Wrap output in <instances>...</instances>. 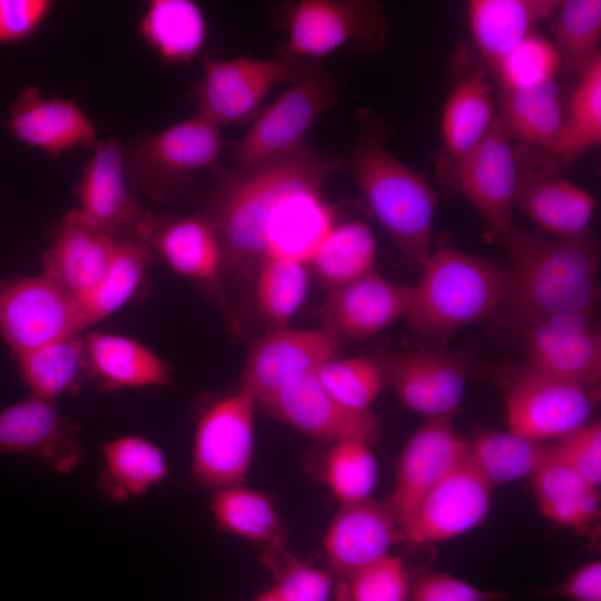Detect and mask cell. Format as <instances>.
<instances>
[{
    "instance_id": "obj_21",
    "label": "cell",
    "mask_w": 601,
    "mask_h": 601,
    "mask_svg": "<svg viewBox=\"0 0 601 601\" xmlns=\"http://www.w3.org/2000/svg\"><path fill=\"white\" fill-rule=\"evenodd\" d=\"M6 128L19 142L51 158L99 141L93 120L76 100L46 97L35 86H26L12 101Z\"/></svg>"
},
{
    "instance_id": "obj_46",
    "label": "cell",
    "mask_w": 601,
    "mask_h": 601,
    "mask_svg": "<svg viewBox=\"0 0 601 601\" xmlns=\"http://www.w3.org/2000/svg\"><path fill=\"white\" fill-rule=\"evenodd\" d=\"M260 562L270 572L273 590L282 601H328L333 593L331 572L295 556L286 549L263 551Z\"/></svg>"
},
{
    "instance_id": "obj_3",
    "label": "cell",
    "mask_w": 601,
    "mask_h": 601,
    "mask_svg": "<svg viewBox=\"0 0 601 601\" xmlns=\"http://www.w3.org/2000/svg\"><path fill=\"white\" fill-rule=\"evenodd\" d=\"M358 131L345 167L372 215L402 259L421 267L428 256L437 198L425 177L386 148L388 127L372 111H359Z\"/></svg>"
},
{
    "instance_id": "obj_15",
    "label": "cell",
    "mask_w": 601,
    "mask_h": 601,
    "mask_svg": "<svg viewBox=\"0 0 601 601\" xmlns=\"http://www.w3.org/2000/svg\"><path fill=\"white\" fill-rule=\"evenodd\" d=\"M524 370L588 387H600L601 333L595 313H563L521 332Z\"/></svg>"
},
{
    "instance_id": "obj_44",
    "label": "cell",
    "mask_w": 601,
    "mask_h": 601,
    "mask_svg": "<svg viewBox=\"0 0 601 601\" xmlns=\"http://www.w3.org/2000/svg\"><path fill=\"white\" fill-rule=\"evenodd\" d=\"M561 66L550 40L531 33L512 48L495 66L501 89L520 90L554 80Z\"/></svg>"
},
{
    "instance_id": "obj_48",
    "label": "cell",
    "mask_w": 601,
    "mask_h": 601,
    "mask_svg": "<svg viewBox=\"0 0 601 601\" xmlns=\"http://www.w3.org/2000/svg\"><path fill=\"white\" fill-rule=\"evenodd\" d=\"M506 593L482 590L444 572H411L407 601H500Z\"/></svg>"
},
{
    "instance_id": "obj_8",
    "label": "cell",
    "mask_w": 601,
    "mask_h": 601,
    "mask_svg": "<svg viewBox=\"0 0 601 601\" xmlns=\"http://www.w3.org/2000/svg\"><path fill=\"white\" fill-rule=\"evenodd\" d=\"M316 62L321 61L280 55L273 59H206L188 96L197 115L216 127L242 125L257 116L265 97L277 83L293 82Z\"/></svg>"
},
{
    "instance_id": "obj_42",
    "label": "cell",
    "mask_w": 601,
    "mask_h": 601,
    "mask_svg": "<svg viewBox=\"0 0 601 601\" xmlns=\"http://www.w3.org/2000/svg\"><path fill=\"white\" fill-rule=\"evenodd\" d=\"M377 477V462L366 442L331 443L322 457L319 479L339 504L372 497Z\"/></svg>"
},
{
    "instance_id": "obj_4",
    "label": "cell",
    "mask_w": 601,
    "mask_h": 601,
    "mask_svg": "<svg viewBox=\"0 0 601 601\" xmlns=\"http://www.w3.org/2000/svg\"><path fill=\"white\" fill-rule=\"evenodd\" d=\"M420 268L404 318L426 346L444 347L456 332L501 306L505 268L489 259L442 246Z\"/></svg>"
},
{
    "instance_id": "obj_2",
    "label": "cell",
    "mask_w": 601,
    "mask_h": 601,
    "mask_svg": "<svg viewBox=\"0 0 601 601\" xmlns=\"http://www.w3.org/2000/svg\"><path fill=\"white\" fill-rule=\"evenodd\" d=\"M508 255L506 287L495 314L520 333L563 313H595L600 252L589 231L543 237L513 227L499 242Z\"/></svg>"
},
{
    "instance_id": "obj_10",
    "label": "cell",
    "mask_w": 601,
    "mask_h": 601,
    "mask_svg": "<svg viewBox=\"0 0 601 601\" xmlns=\"http://www.w3.org/2000/svg\"><path fill=\"white\" fill-rule=\"evenodd\" d=\"M518 178L516 149L495 115L483 139L457 166L451 183L482 218L489 243L499 244L514 227Z\"/></svg>"
},
{
    "instance_id": "obj_43",
    "label": "cell",
    "mask_w": 601,
    "mask_h": 601,
    "mask_svg": "<svg viewBox=\"0 0 601 601\" xmlns=\"http://www.w3.org/2000/svg\"><path fill=\"white\" fill-rule=\"evenodd\" d=\"M316 376L333 398L357 411L371 410L386 387L377 356L333 357L316 371Z\"/></svg>"
},
{
    "instance_id": "obj_51",
    "label": "cell",
    "mask_w": 601,
    "mask_h": 601,
    "mask_svg": "<svg viewBox=\"0 0 601 601\" xmlns=\"http://www.w3.org/2000/svg\"><path fill=\"white\" fill-rule=\"evenodd\" d=\"M255 601H282L273 589L267 590L255 599Z\"/></svg>"
},
{
    "instance_id": "obj_18",
    "label": "cell",
    "mask_w": 601,
    "mask_h": 601,
    "mask_svg": "<svg viewBox=\"0 0 601 601\" xmlns=\"http://www.w3.org/2000/svg\"><path fill=\"white\" fill-rule=\"evenodd\" d=\"M339 343L319 328H272L250 346L238 390L257 403L286 383L316 372L335 357Z\"/></svg>"
},
{
    "instance_id": "obj_16",
    "label": "cell",
    "mask_w": 601,
    "mask_h": 601,
    "mask_svg": "<svg viewBox=\"0 0 601 601\" xmlns=\"http://www.w3.org/2000/svg\"><path fill=\"white\" fill-rule=\"evenodd\" d=\"M275 420L327 444L357 440L377 442L381 422L372 412L344 406L319 383L316 372L299 376L258 403Z\"/></svg>"
},
{
    "instance_id": "obj_33",
    "label": "cell",
    "mask_w": 601,
    "mask_h": 601,
    "mask_svg": "<svg viewBox=\"0 0 601 601\" xmlns=\"http://www.w3.org/2000/svg\"><path fill=\"white\" fill-rule=\"evenodd\" d=\"M496 115L513 141L550 152L559 136L564 110L552 80L529 89H501Z\"/></svg>"
},
{
    "instance_id": "obj_39",
    "label": "cell",
    "mask_w": 601,
    "mask_h": 601,
    "mask_svg": "<svg viewBox=\"0 0 601 601\" xmlns=\"http://www.w3.org/2000/svg\"><path fill=\"white\" fill-rule=\"evenodd\" d=\"M31 395L53 401L73 391L88 372L85 338L70 336L17 356Z\"/></svg>"
},
{
    "instance_id": "obj_36",
    "label": "cell",
    "mask_w": 601,
    "mask_h": 601,
    "mask_svg": "<svg viewBox=\"0 0 601 601\" xmlns=\"http://www.w3.org/2000/svg\"><path fill=\"white\" fill-rule=\"evenodd\" d=\"M154 259V252L142 242H116L105 276L96 289L79 303L82 329L122 307L141 285Z\"/></svg>"
},
{
    "instance_id": "obj_37",
    "label": "cell",
    "mask_w": 601,
    "mask_h": 601,
    "mask_svg": "<svg viewBox=\"0 0 601 601\" xmlns=\"http://www.w3.org/2000/svg\"><path fill=\"white\" fill-rule=\"evenodd\" d=\"M375 256L376 240L371 228L363 221L348 220L329 230L309 265L332 290L372 272Z\"/></svg>"
},
{
    "instance_id": "obj_38",
    "label": "cell",
    "mask_w": 601,
    "mask_h": 601,
    "mask_svg": "<svg viewBox=\"0 0 601 601\" xmlns=\"http://www.w3.org/2000/svg\"><path fill=\"white\" fill-rule=\"evenodd\" d=\"M601 142V57L580 77L563 115L562 126L549 152L556 164H573Z\"/></svg>"
},
{
    "instance_id": "obj_27",
    "label": "cell",
    "mask_w": 601,
    "mask_h": 601,
    "mask_svg": "<svg viewBox=\"0 0 601 601\" xmlns=\"http://www.w3.org/2000/svg\"><path fill=\"white\" fill-rule=\"evenodd\" d=\"M495 115L494 89L483 69L463 78L449 93L441 116L442 145L435 160L445 184L451 185L457 166L483 139Z\"/></svg>"
},
{
    "instance_id": "obj_9",
    "label": "cell",
    "mask_w": 601,
    "mask_h": 601,
    "mask_svg": "<svg viewBox=\"0 0 601 601\" xmlns=\"http://www.w3.org/2000/svg\"><path fill=\"white\" fill-rule=\"evenodd\" d=\"M257 402L237 391L211 403L196 424L191 472L215 490L244 484L253 463Z\"/></svg>"
},
{
    "instance_id": "obj_1",
    "label": "cell",
    "mask_w": 601,
    "mask_h": 601,
    "mask_svg": "<svg viewBox=\"0 0 601 601\" xmlns=\"http://www.w3.org/2000/svg\"><path fill=\"white\" fill-rule=\"evenodd\" d=\"M344 165L305 144L257 166L213 169L200 214L214 226L221 247L216 288L220 302L230 289L250 293L268 257L309 265L337 224L336 208L323 194L324 183Z\"/></svg>"
},
{
    "instance_id": "obj_13",
    "label": "cell",
    "mask_w": 601,
    "mask_h": 601,
    "mask_svg": "<svg viewBox=\"0 0 601 601\" xmlns=\"http://www.w3.org/2000/svg\"><path fill=\"white\" fill-rule=\"evenodd\" d=\"M600 387L523 370L505 395L508 430L543 442L559 440L591 417Z\"/></svg>"
},
{
    "instance_id": "obj_6",
    "label": "cell",
    "mask_w": 601,
    "mask_h": 601,
    "mask_svg": "<svg viewBox=\"0 0 601 601\" xmlns=\"http://www.w3.org/2000/svg\"><path fill=\"white\" fill-rule=\"evenodd\" d=\"M287 40L278 55L306 61L343 48L361 52L380 50L390 23L381 3L368 0H300L285 6Z\"/></svg>"
},
{
    "instance_id": "obj_20",
    "label": "cell",
    "mask_w": 601,
    "mask_h": 601,
    "mask_svg": "<svg viewBox=\"0 0 601 601\" xmlns=\"http://www.w3.org/2000/svg\"><path fill=\"white\" fill-rule=\"evenodd\" d=\"M411 294V285L390 280L373 269L328 290L317 308V319L339 344L364 341L404 317Z\"/></svg>"
},
{
    "instance_id": "obj_35",
    "label": "cell",
    "mask_w": 601,
    "mask_h": 601,
    "mask_svg": "<svg viewBox=\"0 0 601 601\" xmlns=\"http://www.w3.org/2000/svg\"><path fill=\"white\" fill-rule=\"evenodd\" d=\"M101 453L105 463L102 486L118 500L146 493L168 473L161 449L141 436L114 439L102 446Z\"/></svg>"
},
{
    "instance_id": "obj_11",
    "label": "cell",
    "mask_w": 601,
    "mask_h": 601,
    "mask_svg": "<svg viewBox=\"0 0 601 601\" xmlns=\"http://www.w3.org/2000/svg\"><path fill=\"white\" fill-rule=\"evenodd\" d=\"M76 216L91 229L115 242L138 240L149 211L129 186L125 146L116 139L99 140L86 160L75 189Z\"/></svg>"
},
{
    "instance_id": "obj_32",
    "label": "cell",
    "mask_w": 601,
    "mask_h": 601,
    "mask_svg": "<svg viewBox=\"0 0 601 601\" xmlns=\"http://www.w3.org/2000/svg\"><path fill=\"white\" fill-rule=\"evenodd\" d=\"M211 512L217 528L259 545L286 549V528L270 499L243 484L215 490Z\"/></svg>"
},
{
    "instance_id": "obj_12",
    "label": "cell",
    "mask_w": 601,
    "mask_h": 601,
    "mask_svg": "<svg viewBox=\"0 0 601 601\" xmlns=\"http://www.w3.org/2000/svg\"><path fill=\"white\" fill-rule=\"evenodd\" d=\"M82 332L79 303L43 274L0 285V336L16 356Z\"/></svg>"
},
{
    "instance_id": "obj_19",
    "label": "cell",
    "mask_w": 601,
    "mask_h": 601,
    "mask_svg": "<svg viewBox=\"0 0 601 601\" xmlns=\"http://www.w3.org/2000/svg\"><path fill=\"white\" fill-rule=\"evenodd\" d=\"M467 452L450 418H427L405 444L395 467L394 487L384 500L402 532L422 499Z\"/></svg>"
},
{
    "instance_id": "obj_34",
    "label": "cell",
    "mask_w": 601,
    "mask_h": 601,
    "mask_svg": "<svg viewBox=\"0 0 601 601\" xmlns=\"http://www.w3.org/2000/svg\"><path fill=\"white\" fill-rule=\"evenodd\" d=\"M531 479L539 511L551 522L584 531L599 518V487L554 456Z\"/></svg>"
},
{
    "instance_id": "obj_30",
    "label": "cell",
    "mask_w": 601,
    "mask_h": 601,
    "mask_svg": "<svg viewBox=\"0 0 601 601\" xmlns=\"http://www.w3.org/2000/svg\"><path fill=\"white\" fill-rule=\"evenodd\" d=\"M138 33L147 48L165 63L181 65L203 50L208 23L193 0H150L139 18Z\"/></svg>"
},
{
    "instance_id": "obj_22",
    "label": "cell",
    "mask_w": 601,
    "mask_h": 601,
    "mask_svg": "<svg viewBox=\"0 0 601 601\" xmlns=\"http://www.w3.org/2000/svg\"><path fill=\"white\" fill-rule=\"evenodd\" d=\"M400 542L402 529L385 501L368 497L339 504L322 545L329 572L342 578L390 555Z\"/></svg>"
},
{
    "instance_id": "obj_26",
    "label": "cell",
    "mask_w": 601,
    "mask_h": 601,
    "mask_svg": "<svg viewBox=\"0 0 601 601\" xmlns=\"http://www.w3.org/2000/svg\"><path fill=\"white\" fill-rule=\"evenodd\" d=\"M51 242L41 257L42 274L80 303L105 276L116 242L85 225L72 209L53 229Z\"/></svg>"
},
{
    "instance_id": "obj_29",
    "label": "cell",
    "mask_w": 601,
    "mask_h": 601,
    "mask_svg": "<svg viewBox=\"0 0 601 601\" xmlns=\"http://www.w3.org/2000/svg\"><path fill=\"white\" fill-rule=\"evenodd\" d=\"M85 338L88 373L108 388L162 386L171 370L146 345L119 334L91 332Z\"/></svg>"
},
{
    "instance_id": "obj_45",
    "label": "cell",
    "mask_w": 601,
    "mask_h": 601,
    "mask_svg": "<svg viewBox=\"0 0 601 601\" xmlns=\"http://www.w3.org/2000/svg\"><path fill=\"white\" fill-rule=\"evenodd\" d=\"M411 571L404 561L390 554L339 578L334 601H407Z\"/></svg>"
},
{
    "instance_id": "obj_31",
    "label": "cell",
    "mask_w": 601,
    "mask_h": 601,
    "mask_svg": "<svg viewBox=\"0 0 601 601\" xmlns=\"http://www.w3.org/2000/svg\"><path fill=\"white\" fill-rule=\"evenodd\" d=\"M552 456V442L509 430H480L467 441L466 459L493 487L532 477Z\"/></svg>"
},
{
    "instance_id": "obj_7",
    "label": "cell",
    "mask_w": 601,
    "mask_h": 601,
    "mask_svg": "<svg viewBox=\"0 0 601 601\" xmlns=\"http://www.w3.org/2000/svg\"><path fill=\"white\" fill-rule=\"evenodd\" d=\"M336 77L323 61L304 75L254 118L234 150V168H248L287 156L305 145L321 116L338 101Z\"/></svg>"
},
{
    "instance_id": "obj_23",
    "label": "cell",
    "mask_w": 601,
    "mask_h": 601,
    "mask_svg": "<svg viewBox=\"0 0 601 601\" xmlns=\"http://www.w3.org/2000/svg\"><path fill=\"white\" fill-rule=\"evenodd\" d=\"M516 158L515 207L554 237L571 238L589 231L595 198L572 181L554 176L548 164L534 166L520 151Z\"/></svg>"
},
{
    "instance_id": "obj_17",
    "label": "cell",
    "mask_w": 601,
    "mask_h": 601,
    "mask_svg": "<svg viewBox=\"0 0 601 601\" xmlns=\"http://www.w3.org/2000/svg\"><path fill=\"white\" fill-rule=\"evenodd\" d=\"M493 490L465 456L422 499L403 529V542L427 546L471 531L487 515Z\"/></svg>"
},
{
    "instance_id": "obj_25",
    "label": "cell",
    "mask_w": 601,
    "mask_h": 601,
    "mask_svg": "<svg viewBox=\"0 0 601 601\" xmlns=\"http://www.w3.org/2000/svg\"><path fill=\"white\" fill-rule=\"evenodd\" d=\"M76 431L52 401L35 395L0 410V451L41 457L58 471H70L80 460Z\"/></svg>"
},
{
    "instance_id": "obj_50",
    "label": "cell",
    "mask_w": 601,
    "mask_h": 601,
    "mask_svg": "<svg viewBox=\"0 0 601 601\" xmlns=\"http://www.w3.org/2000/svg\"><path fill=\"white\" fill-rule=\"evenodd\" d=\"M555 594L570 601H601V562L593 560L577 569Z\"/></svg>"
},
{
    "instance_id": "obj_5",
    "label": "cell",
    "mask_w": 601,
    "mask_h": 601,
    "mask_svg": "<svg viewBox=\"0 0 601 601\" xmlns=\"http://www.w3.org/2000/svg\"><path fill=\"white\" fill-rule=\"evenodd\" d=\"M124 146L130 188L155 201L187 195L195 176L216 168L223 151L220 128L198 115Z\"/></svg>"
},
{
    "instance_id": "obj_14",
    "label": "cell",
    "mask_w": 601,
    "mask_h": 601,
    "mask_svg": "<svg viewBox=\"0 0 601 601\" xmlns=\"http://www.w3.org/2000/svg\"><path fill=\"white\" fill-rule=\"evenodd\" d=\"M385 384L407 408L427 418H450L460 410L470 375L463 356L425 346L377 356Z\"/></svg>"
},
{
    "instance_id": "obj_47",
    "label": "cell",
    "mask_w": 601,
    "mask_h": 601,
    "mask_svg": "<svg viewBox=\"0 0 601 601\" xmlns=\"http://www.w3.org/2000/svg\"><path fill=\"white\" fill-rule=\"evenodd\" d=\"M553 456L589 484L601 483V424L591 420L574 432L552 442Z\"/></svg>"
},
{
    "instance_id": "obj_24",
    "label": "cell",
    "mask_w": 601,
    "mask_h": 601,
    "mask_svg": "<svg viewBox=\"0 0 601 601\" xmlns=\"http://www.w3.org/2000/svg\"><path fill=\"white\" fill-rule=\"evenodd\" d=\"M138 240L147 244L174 272L216 294L221 247L214 226L205 216L149 213Z\"/></svg>"
},
{
    "instance_id": "obj_49",
    "label": "cell",
    "mask_w": 601,
    "mask_h": 601,
    "mask_svg": "<svg viewBox=\"0 0 601 601\" xmlns=\"http://www.w3.org/2000/svg\"><path fill=\"white\" fill-rule=\"evenodd\" d=\"M52 9L50 0H0V46L30 39Z\"/></svg>"
},
{
    "instance_id": "obj_28",
    "label": "cell",
    "mask_w": 601,
    "mask_h": 601,
    "mask_svg": "<svg viewBox=\"0 0 601 601\" xmlns=\"http://www.w3.org/2000/svg\"><path fill=\"white\" fill-rule=\"evenodd\" d=\"M559 0H472L467 19L475 46L493 68L540 23L551 20Z\"/></svg>"
},
{
    "instance_id": "obj_41",
    "label": "cell",
    "mask_w": 601,
    "mask_h": 601,
    "mask_svg": "<svg viewBox=\"0 0 601 601\" xmlns=\"http://www.w3.org/2000/svg\"><path fill=\"white\" fill-rule=\"evenodd\" d=\"M308 288L306 265L282 257L260 264L255 283L256 308L272 328L285 327L303 304Z\"/></svg>"
},
{
    "instance_id": "obj_40",
    "label": "cell",
    "mask_w": 601,
    "mask_h": 601,
    "mask_svg": "<svg viewBox=\"0 0 601 601\" xmlns=\"http://www.w3.org/2000/svg\"><path fill=\"white\" fill-rule=\"evenodd\" d=\"M551 20L561 65L580 77L601 57V1H560Z\"/></svg>"
}]
</instances>
